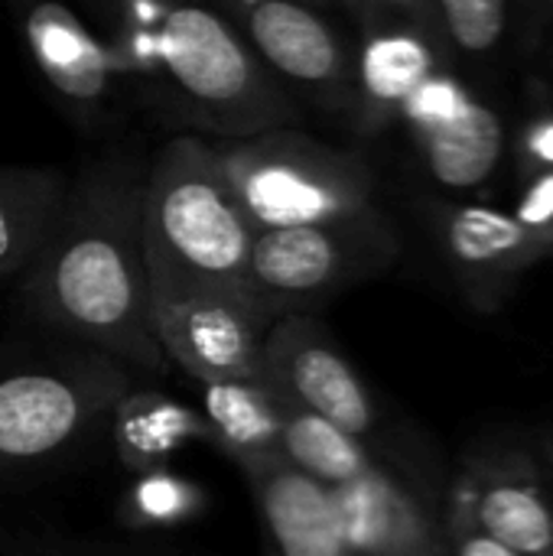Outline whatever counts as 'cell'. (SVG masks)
Listing matches in <instances>:
<instances>
[{"label":"cell","instance_id":"obj_1","mask_svg":"<svg viewBox=\"0 0 553 556\" xmlns=\"http://www.w3.org/2000/svg\"><path fill=\"white\" fill-rule=\"evenodd\" d=\"M143 176L137 156H108L68 179L59 222L20 287L29 313L49 329L130 371L156 375L166 355L150 323Z\"/></svg>","mask_w":553,"mask_h":556},{"label":"cell","instance_id":"obj_2","mask_svg":"<svg viewBox=\"0 0 553 556\" xmlns=\"http://www.w3.org/2000/svg\"><path fill=\"white\" fill-rule=\"evenodd\" d=\"M140 238L150 309L179 300H238L251 306L254 231L235 205L209 140L179 134L147 163Z\"/></svg>","mask_w":553,"mask_h":556},{"label":"cell","instance_id":"obj_3","mask_svg":"<svg viewBox=\"0 0 553 556\" xmlns=\"http://www.w3.org/2000/svg\"><path fill=\"white\" fill-rule=\"evenodd\" d=\"M163 101L218 143L293 127L297 101L261 65L241 33L209 7H173L163 13Z\"/></svg>","mask_w":553,"mask_h":556},{"label":"cell","instance_id":"obj_4","mask_svg":"<svg viewBox=\"0 0 553 556\" xmlns=\"http://www.w3.org/2000/svg\"><path fill=\"white\" fill-rule=\"evenodd\" d=\"M209 147L254 238L372 212L368 163L297 127Z\"/></svg>","mask_w":553,"mask_h":556},{"label":"cell","instance_id":"obj_5","mask_svg":"<svg viewBox=\"0 0 553 556\" xmlns=\"http://www.w3.org/2000/svg\"><path fill=\"white\" fill-rule=\"evenodd\" d=\"M134 391V371L85 345L0 362V472L52 466L88 443Z\"/></svg>","mask_w":553,"mask_h":556},{"label":"cell","instance_id":"obj_6","mask_svg":"<svg viewBox=\"0 0 553 556\" xmlns=\"http://www.w3.org/2000/svg\"><path fill=\"white\" fill-rule=\"evenodd\" d=\"M398 241L372 208L355 218L257 235L248 300L271 329L287 316H313L323 303L394 261Z\"/></svg>","mask_w":553,"mask_h":556},{"label":"cell","instance_id":"obj_7","mask_svg":"<svg viewBox=\"0 0 553 556\" xmlns=\"http://www.w3.org/2000/svg\"><path fill=\"white\" fill-rule=\"evenodd\" d=\"M218 13L241 33L293 101L306 98L319 108H352L355 52L319 10L293 0H235Z\"/></svg>","mask_w":553,"mask_h":556},{"label":"cell","instance_id":"obj_8","mask_svg":"<svg viewBox=\"0 0 553 556\" xmlns=\"http://www.w3.org/2000/svg\"><path fill=\"white\" fill-rule=\"evenodd\" d=\"M261 378L290 407L316 414L359 440L378 420L368 388L316 316H287L267 329Z\"/></svg>","mask_w":553,"mask_h":556},{"label":"cell","instance_id":"obj_9","mask_svg":"<svg viewBox=\"0 0 553 556\" xmlns=\"http://www.w3.org/2000/svg\"><path fill=\"white\" fill-rule=\"evenodd\" d=\"M153 336L166 362L205 384L261 378L267 326L238 300H179L150 309Z\"/></svg>","mask_w":553,"mask_h":556},{"label":"cell","instance_id":"obj_10","mask_svg":"<svg viewBox=\"0 0 553 556\" xmlns=\"http://www.w3.org/2000/svg\"><path fill=\"white\" fill-rule=\"evenodd\" d=\"M20 33L33 65L46 85L78 117H91L111 104L117 65L108 46L62 3L42 0L23 10Z\"/></svg>","mask_w":553,"mask_h":556},{"label":"cell","instance_id":"obj_11","mask_svg":"<svg viewBox=\"0 0 553 556\" xmlns=\"http://www.w3.org/2000/svg\"><path fill=\"white\" fill-rule=\"evenodd\" d=\"M277 556H349L332 489L293 469L284 456L241 466Z\"/></svg>","mask_w":553,"mask_h":556},{"label":"cell","instance_id":"obj_12","mask_svg":"<svg viewBox=\"0 0 553 556\" xmlns=\"http://www.w3.org/2000/svg\"><path fill=\"white\" fill-rule=\"evenodd\" d=\"M349 556H430V525L417 498L388 472L336 489Z\"/></svg>","mask_w":553,"mask_h":556},{"label":"cell","instance_id":"obj_13","mask_svg":"<svg viewBox=\"0 0 553 556\" xmlns=\"http://www.w3.org/2000/svg\"><path fill=\"white\" fill-rule=\"evenodd\" d=\"M430 46L420 29L404 23L365 26V42L355 52L352 111L365 134L404 111L407 98L430 78Z\"/></svg>","mask_w":553,"mask_h":556},{"label":"cell","instance_id":"obj_14","mask_svg":"<svg viewBox=\"0 0 553 556\" xmlns=\"http://www.w3.org/2000/svg\"><path fill=\"white\" fill-rule=\"evenodd\" d=\"M65 192L62 169L0 163V277L29 270L59 222Z\"/></svg>","mask_w":553,"mask_h":556},{"label":"cell","instance_id":"obj_15","mask_svg":"<svg viewBox=\"0 0 553 556\" xmlns=\"http://www.w3.org/2000/svg\"><path fill=\"white\" fill-rule=\"evenodd\" d=\"M430 176L447 189H473L486 182L505 150V127L499 114L479 101L463 98L450 114L414 127Z\"/></svg>","mask_w":553,"mask_h":556},{"label":"cell","instance_id":"obj_16","mask_svg":"<svg viewBox=\"0 0 553 556\" xmlns=\"http://www.w3.org/2000/svg\"><path fill=\"white\" fill-rule=\"evenodd\" d=\"M553 238L489 205H460L443 218V248L453 267L479 283L538 261Z\"/></svg>","mask_w":553,"mask_h":556},{"label":"cell","instance_id":"obj_17","mask_svg":"<svg viewBox=\"0 0 553 556\" xmlns=\"http://www.w3.org/2000/svg\"><path fill=\"white\" fill-rule=\"evenodd\" d=\"M287 401L264 381H222L202 388V420L209 440L241 466L280 456V427Z\"/></svg>","mask_w":553,"mask_h":556},{"label":"cell","instance_id":"obj_18","mask_svg":"<svg viewBox=\"0 0 553 556\" xmlns=\"http://www.w3.org/2000/svg\"><path fill=\"white\" fill-rule=\"evenodd\" d=\"M111 440L117 459L137 476L166 469L189 443H212L202 414L160 391H130L111 414Z\"/></svg>","mask_w":553,"mask_h":556},{"label":"cell","instance_id":"obj_19","mask_svg":"<svg viewBox=\"0 0 553 556\" xmlns=\"http://www.w3.org/2000/svg\"><path fill=\"white\" fill-rule=\"evenodd\" d=\"M280 456L300 469L303 476H310L313 482L326 485V489H345L359 479H365L368 472H375L378 466L372 463L368 446L339 430L336 424L287 407L284 414V427H280Z\"/></svg>","mask_w":553,"mask_h":556},{"label":"cell","instance_id":"obj_20","mask_svg":"<svg viewBox=\"0 0 553 556\" xmlns=\"http://www.w3.org/2000/svg\"><path fill=\"white\" fill-rule=\"evenodd\" d=\"M473 525L518 556H553V515L525 482H489L476 492Z\"/></svg>","mask_w":553,"mask_h":556},{"label":"cell","instance_id":"obj_21","mask_svg":"<svg viewBox=\"0 0 553 556\" xmlns=\"http://www.w3.org/2000/svg\"><path fill=\"white\" fill-rule=\"evenodd\" d=\"M163 13L166 3L127 0L114 10V29L108 52L117 65V75L137 78L143 88L163 98Z\"/></svg>","mask_w":553,"mask_h":556},{"label":"cell","instance_id":"obj_22","mask_svg":"<svg viewBox=\"0 0 553 556\" xmlns=\"http://www.w3.org/2000/svg\"><path fill=\"white\" fill-rule=\"evenodd\" d=\"M205 508V492L176 476L169 466L140 472L134 485L124 492L121 518L134 528H176L192 521Z\"/></svg>","mask_w":553,"mask_h":556},{"label":"cell","instance_id":"obj_23","mask_svg":"<svg viewBox=\"0 0 553 556\" xmlns=\"http://www.w3.org/2000/svg\"><path fill=\"white\" fill-rule=\"evenodd\" d=\"M427 13L437 16L447 39L463 52H489L508 23L505 0H440Z\"/></svg>","mask_w":553,"mask_h":556},{"label":"cell","instance_id":"obj_24","mask_svg":"<svg viewBox=\"0 0 553 556\" xmlns=\"http://www.w3.org/2000/svg\"><path fill=\"white\" fill-rule=\"evenodd\" d=\"M515 218L521 225L553 238V173L544 176L541 182H535V189L528 192V199H525V205H521V212Z\"/></svg>","mask_w":553,"mask_h":556},{"label":"cell","instance_id":"obj_25","mask_svg":"<svg viewBox=\"0 0 553 556\" xmlns=\"http://www.w3.org/2000/svg\"><path fill=\"white\" fill-rule=\"evenodd\" d=\"M456 556H518V554H512V551H508V547H502L499 541L486 538L482 531L469 528V531H463V534H460V541H456Z\"/></svg>","mask_w":553,"mask_h":556}]
</instances>
